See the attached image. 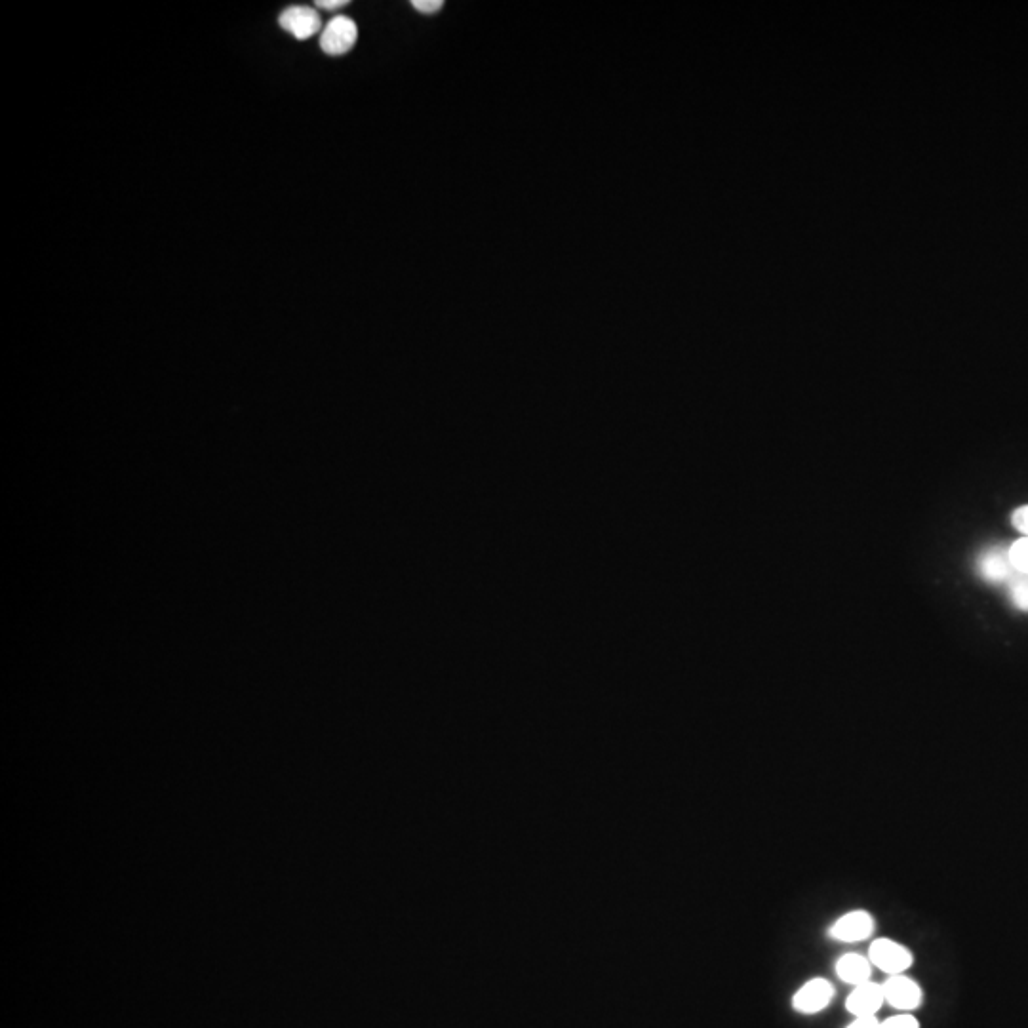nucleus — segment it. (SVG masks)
Instances as JSON below:
<instances>
[{"label": "nucleus", "instance_id": "nucleus-1", "mask_svg": "<svg viewBox=\"0 0 1028 1028\" xmlns=\"http://www.w3.org/2000/svg\"><path fill=\"white\" fill-rule=\"evenodd\" d=\"M870 964L888 975H903L912 968L914 956L905 945L893 939H876L869 949Z\"/></svg>", "mask_w": 1028, "mask_h": 1028}, {"label": "nucleus", "instance_id": "nucleus-2", "mask_svg": "<svg viewBox=\"0 0 1028 1028\" xmlns=\"http://www.w3.org/2000/svg\"><path fill=\"white\" fill-rule=\"evenodd\" d=\"M834 998V987L831 981L823 977L810 979L792 996V1009L802 1015H817L831 1006Z\"/></svg>", "mask_w": 1028, "mask_h": 1028}, {"label": "nucleus", "instance_id": "nucleus-3", "mask_svg": "<svg viewBox=\"0 0 1028 1028\" xmlns=\"http://www.w3.org/2000/svg\"><path fill=\"white\" fill-rule=\"evenodd\" d=\"M977 574L981 575L990 585H1008L1009 579L1017 574L1011 558H1009V547L992 545L987 547L983 553L977 556Z\"/></svg>", "mask_w": 1028, "mask_h": 1028}, {"label": "nucleus", "instance_id": "nucleus-4", "mask_svg": "<svg viewBox=\"0 0 1028 1028\" xmlns=\"http://www.w3.org/2000/svg\"><path fill=\"white\" fill-rule=\"evenodd\" d=\"M884 1000L891 1008L899 1009L903 1013H909L922 1006L924 994L920 985L910 979L907 975H891L890 979L882 985Z\"/></svg>", "mask_w": 1028, "mask_h": 1028}, {"label": "nucleus", "instance_id": "nucleus-5", "mask_svg": "<svg viewBox=\"0 0 1028 1028\" xmlns=\"http://www.w3.org/2000/svg\"><path fill=\"white\" fill-rule=\"evenodd\" d=\"M874 933V918L867 910H851L840 916L831 928L829 937L838 943H859Z\"/></svg>", "mask_w": 1028, "mask_h": 1028}, {"label": "nucleus", "instance_id": "nucleus-6", "mask_svg": "<svg viewBox=\"0 0 1028 1028\" xmlns=\"http://www.w3.org/2000/svg\"><path fill=\"white\" fill-rule=\"evenodd\" d=\"M356 39L358 29L355 21L345 16H337L324 27L320 37V48L330 56H343L355 46Z\"/></svg>", "mask_w": 1028, "mask_h": 1028}, {"label": "nucleus", "instance_id": "nucleus-7", "mask_svg": "<svg viewBox=\"0 0 1028 1028\" xmlns=\"http://www.w3.org/2000/svg\"><path fill=\"white\" fill-rule=\"evenodd\" d=\"M280 27L296 39L307 40L320 31V16L309 6H290L280 14Z\"/></svg>", "mask_w": 1028, "mask_h": 1028}, {"label": "nucleus", "instance_id": "nucleus-8", "mask_svg": "<svg viewBox=\"0 0 1028 1028\" xmlns=\"http://www.w3.org/2000/svg\"><path fill=\"white\" fill-rule=\"evenodd\" d=\"M886 1004L884 990L878 983H863L853 990L846 1000V1009L853 1017H876V1013Z\"/></svg>", "mask_w": 1028, "mask_h": 1028}, {"label": "nucleus", "instance_id": "nucleus-9", "mask_svg": "<svg viewBox=\"0 0 1028 1028\" xmlns=\"http://www.w3.org/2000/svg\"><path fill=\"white\" fill-rule=\"evenodd\" d=\"M836 975L842 983L850 985V987H859L863 983H869L870 977H872V964H870L869 956H863V954H844L838 962H836Z\"/></svg>", "mask_w": 1028, "mask_h": 1028}, {"label": "nucleus", "instance_id": "nucleus-10", "mask_svg": "<svg viewBox=\"0 0 1028 1028\" xmlns=\"http://www.w3.org/2000/svg\"><path fill=\"white\" fill-rule=\"evenodd\" d=\"M1009 600L1019 612H1028V574L1013 575L1006 585Z\"/></svg>", "mask_w": 1028, "mask_h": 1028}, {"label": "nucleus", "instance_id": "nucleus-11", "mask_svg": "<svg viewBox=\"0 0 1028 1028\" xmlns=\"http://www.w3.org/2000/svg\"><path fill=\"white\" fill-rule=\"evenodd\" d=\"M1009 558L1019 574H1028V537H1023L1009 545Z\"/></svg>", "mask_w": 1028, "mask_h": 1028}, {"label": "nucleus", "instance_id": "nucleus-12", "mask_svg": "<svg viewBox=\"0 0 1028 1028\" xmlns=\"http://www.w3.org/2000/svg\"><path fill=\"white\" fill-rule=\"evenodd\" d=\"M880 1028H920V1023L910 1013H901V1015H895L886 1021H880Z\"/></svg>", "mask_w": 1028, "mask_h": 1028}, {"label": "nucleus", "instance_id": "nucleus-13", "mask_svg": "<svg viewBox=\"0 0 1028 1028\" xmlns=\"http://www.w3.org/2000/svg\"><path fill=\"white\" fill-rule=\"evenodd\" d=\"M1011 524H1013V528H1015L1017 532H1021L1025 537H1028V505L1027 507L1017 509V511L1013 513V516H1011Z\"/></svg>", "mask_w": 1028, "mask_h": 1028}, {"label": "nucleus", "instance_id": "nucleus-14", "mask_svg": "<svg viewBox=\"0 0 1028 1028\" xmlns=\"http://www.w3.org/2000/svg\"><path fill=\"white\" fill-rule=\"evenodd\" d=\"M412 6L421 14H436L444 6V2L442 0H414Z\"/></svg>", "mask_w": 1028, "mask_h": 1028}, {"label": "nucleus", "instance_id": "nucleus-15", "mask_svg": "<svg viewBox=\"0 0 1028 1028\" xmlns=\"http://www.w3.org/2000/svg\"><path fill=\"white\" fill-rule=\"evenodd\" d=\"M846 1028H880V1021L878 1017H853Z\"/></svg>", "mask_w": 1028, "mask_h": 1028}, {"label": "nucleus", "instance_id": "nucleus-16", "mask_svg": "<svg viewBox=\"0 0 1028 1028\" xmlns=\"http://www.w3.org/2000/svg\"><path fill=\"white\" fill-rule=\"evenodd\" d=\"M345 4H347V0H317V8H324V10H336Z\"/></svg>", "mask_w": 1028, "mask_h": 1028}]
</instances>
